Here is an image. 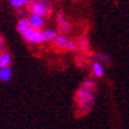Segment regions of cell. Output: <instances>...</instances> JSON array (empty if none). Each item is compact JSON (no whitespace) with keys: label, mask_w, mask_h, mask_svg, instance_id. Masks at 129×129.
Returning <instances> with one entry per match:
<instances>
[{"label":"cell","mask_w":129,"mask_h":129,"mask_svg":"<svg viewBox=\"0 0 129 129\" xmlns=\"http://www.w3.org/2000/svg\"><path fill=\"white\" fill-rule=\"evenodd\" d=\"M76 102L80 109L83 111H88L91 109V107L94 105V101H95V95H94L93 92L86 90L83 86H80L76 92Z\"/></svg>","instance_id":"1"},{"label":"cell","mask_w":129,"mask_h":129,"mask_svg":"<svg viewBox=\"0 0 129 129\" xmlns=\"http://www.w3.org/2000/svg\"><path fill=\"white\" fill-rule=\"evenodd\" d=\"M28 11L30 14L39 15L41 18H45L50 14V5L48 1L42 0H30L28 4Z\"/></svg>","instance_id":"2"},{"label":"cell","mask_w":129,"mask_h":129,"mask_svg":"<svg viewBox=\"0 0 129 129\" xmlns=\"http://www.w3.org/2000/svg\"><path fill=\"white\" fill-rule=\"evenodd\" d=\"M22 37L27 43H31V44H41L44 42L42 35V30H37L29 28L22 34Z\"/></svg>","instance_id":"3"},{"label":"cell","mask_w":129,"mask_h":129,"mask_svg":"<svg viewBox=\"0 0 129 129\" xmlns=\"http://www.w3.org/2000/svg\"><path fill=\"white\" fill-rule=\"evenodd\" d=\"M28 22H29L30 28L33 29H37V30H42V28L45 26V20L44 18H41L39 15H33L30 14L27 18Z\"/></svg>","instance_id":"4"},{"label":"cell","mask_w":129,"mask_h":129,"mask_svg":"<svg viewBox=\"0 0 129 129\" xmlns=\"http://www.w3.org/2000/svg\"><path fill=\"white\" fill-rule=\"evenodd\" d=\"M57 24L63 31H68V30L71 29V24L68 21V19L65 18V15H64L63 12L57 13Z\"/></svg>","instance_id":"5"},{"label":"cell","mask_w":129,"mask_h":129,"mask_svg":"<svg viewBox=\"0 0 129 129\" xmlns=\"http://www.w3.org/2000/svg\"><path fill=\"white\" fill-rule=\"evenodd\" d=\"M92 75L95 78H101L105 75V68L98 60H94L93 63H92Z\"/></svg>","instance_id":"6"},{"label":"cell","mask_w":129,"mask_h":129,"mask_svg":"<svg viewBox=\"0 0 129 129\" xmlns=\"http://www.w3.org/2000/svg\"><path fill=\"white\" fill-rule=\"evenodd\" d=\"M12 77H13V71L11 69V66L0 69V81L1 83H7V81L12 79Z\"/></svg>","instance_id":"7"},{"label":"cell","mask_w":129,"mask_h":129,"mask_svg":"<svg viewBox=\"0 0 129 129\" xmlns=\"http://www.w3.org/2000/svg\"><path fill=\"white\" fill-rule=\"evenodd\" d=\"M42 35L44 42H52L55 40V37L57 36V31L52 28H48V29L42 30Z\"/></svg>","instance_id":"8"},{"label":"cell","mask_w":129,"mask_h":129,"mask_svg":"<svg viewBox=\"0 0 129 129\" xmlns=\"http://www.w3.org/2000/svg\"><path fill=\"white\" fill-rule=\"evenodd\" d=\"M30 28L29 26V22H28L27 18H22V19H19L18 23H16V30H18V33H20L22 35V34L26 31V30H28Z\"/></svg>","instance_id":"9"},{"label":"cell","mask_w":129,"mask_h":129,"mask_svg":"<svg viewBox=\"0 0 129 129\" xmlns=\"http://www.w3.org/2000/svg\"><path fill=\"white\" fill-rule=\"evenodd\" d=\"M68 37H66L64 34H57V36L55 37V40L52 41L55 44V47L57 49H64V45H65V43L68 42Z\"/></svg>","instance_id":"10"},{"label":"cell","mask_w":129,"mask_h":129,"mask_svg":"<svg viewBox=\"0 0 129 129\" xmlns=\"http://www.w3.org/2000/svg\"><path fill=\"white\" fill-rule=\"evenodd\" d=\"M11 63H12V57L8 52H5L3 51L0 54V69L1 68H8L11 66Z\"/></svg>","instance_id":"11"},{"label":"cell","mask_w":129,"mask_h":129,"mask_svg":"<svg viewBox=\"0 0 129 129\" xmlns=\"http://www.w3.org/2000/svg\"><path fill=\"white\" fill-rule=\"evenodd\" d=\"M9 5L15 8L16 11H20V9H23V7L28 6V4L30 3V0H8Z\"/></svg>","instance_id":"12"},{"label":"cell","mask_w":129,"mask_h":129,"mask_svg":"<svg viewBox=\"0 0 129 129\" xmlns=\"http://www.w3.org/2000/svg\"><path fill=\"white\" fill-rule=\"evenodd\" d=\"M81 86L84 87V88H86V90L91 91V92H94V90H95V83H94L93 79H91V78L85 79Z\"/></svg>","instance_id":"13"},{"label":"cell","mask_w":129,"mask_h":129,"mask_svg":"<svg viewBox=\"0 0 129 129\" xmlns=\"http://www.w3.org/2000/svg\"><path fill=\"white\" fill-rule=\"evenodd\" d=\"M94 57H95V60L100 62L101 64H104V63L109 64V63H111V58L108 57L107 55H104V54H95V55H94Z\"/></svg>","instance_id":"14"},{"label":"cell","mask_w":129,"mask_h":129,"mask_svg":"<svg viewBox=\"0 0 129 129\" xmlns=\"http://www.w3.org/2000/svg\"><path fill=\"white\" fill-rule=\"evenodd\" d=\"M76 44H77V48L81 49V50H87L88 48V41L86 37H80L78 40V43H76Z\"/></svg>","instance_id":"15"},{"label":"cell","mask_w":129,"mask_h":129,"mask_svg":"<svg viewBox=\"0 0 129 129\" xmlns=\"http://www.w3.org/2000/svg\"><path fill=\"white\" fill-rule=\"evenodd\" d=\"M76 49H77V44H76V42H73V41H71V40H68V42H66L65 45H64V50L75 51Z\"/></svg>","instance_id":"16"},{"label":"cell","mask_w":129,"mask_h":129,"mask_svg":"<svg viewBox=\"0 0 129 129\" xmlns=\"http://www.w3.org/2000/svg\"><path fill=\"white\" fill-rule=\"evenodd\" d=\"M4 51V37L3 35L0 34V54Z\"/></svg>","instance_id":"17"},{"label":"cell","mask_w":129,"mask_h":129,"mask_svg":"<svg viewBox=\"0 0 129 129\" xmlns=\"http://www.w3.org/2000/svg\"><path fill=\"white\" fill-rule=\"evenodd\" d=\"M42 1H48V0H42Z\"/></svg>","instance_id":"18"}]
</instances>
